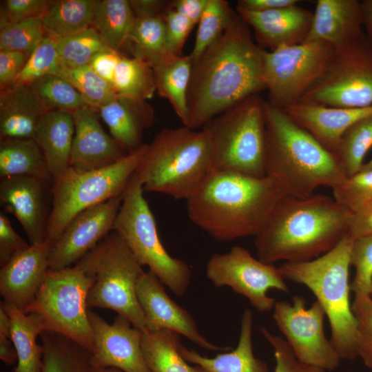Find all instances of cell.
Segmentation results:
<instances>
[{"instance_id": "cell-28", "label": "cell", "mask_w": 372, "mask_h": 372, "mask_svg": "<svg viewBox=\"0 0 372 372\" xmlns=\"http://www.w3.org/2000/svg\"><path fill=\"white\" fill-rule=\"evenodd\" d=\"M253 323L252 311L246 309L241 317L238 344L231 351L208 358L181 344L180 353L188 362L200 366L208 372H269L267 364L254 354Z\"/></svg>"}, {"instance_id": "cell-57", "label": "cell", "mask_w": 372, "mask_h": 372, "mask_svg": "<svg viewBox=\"0 0 372 372\" xmlns=\"http://www.w3.org/2000/svg\"><path fill=\"white\" fill-rule=\"evenodd\" d=\"M349 233L354 238L372 236V207L353 214Z\"/></svg>"}, {"instance_id": "cell-49", "label": "cell", "mask_w": 372, "mask_h": 372, "mask_svg": "<svg viewBox=\"0 0 372 372\" xmlns=\"http://www.w3.org/2000/svg\"><path fill=\"white\" fill-rule=\"evenodd\" d=\"M51 1L48 0L1 1L0 28L32 18L43 17Z\"/></svg>"}, {"instance_id": "cell-18", "label": "cell", "mask_w": 372, "mask_h": 372, "mask_svg": "<svg viewBox=\"0 0 372 372\" xmlns=\"http://www.w3.org/2000/svg\"><path fill=\"white\" fill-rule=\"evenodd\" d=\"M164 285L150 271H145L136 285V296L143 312L147 330L167 329L183 335L198 347L210 351L230 350L211 343L199 331L189 312L166 293Z\"/></svg>"}, {"instance_id": "cell-50", "label": "cell", "mask_w": 372, "mask_h": 372, "mask_svg": "<svg viewBox=\"0 0 372 372\" xmlns=\"http://www.w3.org/2000/svg\"><path fill=\"white\" fill-rule=\"evenodd\" d=\"M164 17L167 50L173 55L182 56L183 45L195 24L172 9L171 6L165 12Z\"/></svg>"}, {"instance_id": "cell-36", "label": "cell", "mask_w": 372, "mask_h": 372, "mask_svg": "<svg viewBox=\"0 0 372 372\" xmlns=\"http://www.w3.org/2000/svg\"><path fill=\"white\" fill-rule=\"evenodd\" d=\"M134 21L130 1H99L92 26L96 30L105 44L121 52L127 48Z\"/></svg>"}, {"instance_id": "cell-7", "label": "cell", "mask_w": 372, "mask_h": 372, "mask_svg": "<svg viewBox=\"0 0 372 372\" xmlns=\"http://www.w3.org/2000/svg\"><path fill=\"white\" fill-rule=\"evenodd\" d=\"M75 265L94 277L87 299L89 309L114 311L142 332L147 331L136 296L145 271L117 232L110 233Z\"/></svg>"}, {"instance_id": "cell-52", "label": "cell", "mask_w": 372, "mask_h": 372, "mask_svg": "<svg viewBox=\"0 0 372 372\" xmlns=\"http://www.w3.org/2000/svg\"><path fill=\"white\" fill-rule=\"evenodd\" d=\"M30 55L22 52L0 50V88L11 85L23 69Z\"/></svg>"}, {"instance_id": "cell-61", "label": "cell", "mask_w": 372, "mask_h": 372, "mask_svg": "<svg viewBox=\"0 0 372 372\" xmlns=\"http://www.w3.org/2000/svg\"><path fill=\"white\" fill-rule=\"evenodd\" d=\"M100 372H122L121 371L114 368L101 369Z\"/></svg>"}, {"instance_id": "cell-46", "label": "cell", "mask_w": 372, "mask_h": 372, "mask_svg": "<svg viewBox=\"0 0 372 372\" xmlns=\"http://www.w3.org/2000/svg\"><path fill=\"white\" fill-rule=\"evenodd\" d=\"M350 264L355 269L351 291L355 296L372 293V236L354 238Z\"/></svg>"}, {"instance_id": "cell-27", "label": "cell", "mask_w": 372, "mask_h": 372, "mask_svg": "<svg viewBox=\"0 0 372 372\" xmlns=\"http://www.w3.org/2000/svg\"><path fill=\"white\" fill-rule=\"evenodd\" d=\"M74 135L72 113L52 111L43 116L34 140L45 157L52 183L70 167Z\"/></svg>"}, {"instance_id": "cell-32", "label": "cell", "mask_w": 372, "mask_h": 372, "mask_svg": "<svg viewBox=\"0 0 372 372\" xmlns=\"http://www.w3.org/2000/svg\"><path fill=\"white\" fill-rule=\"evenodd\" d=\"M156 91L166 99L184 126L188 118L187 91L192 70L189 56L172 55L152 68Z\"/></svg>"}, {"instance_id": "cell-4", "label": "cell", "mask_w": 372, "mask_h": 372, "mask_svg": "<svg viewBox=\"0 0 372 372\" xmlns=\"http://www.w3.org/2000/svg\"><path fill=\"white\" fill-rule=\"evenodd\" d=\"M265 172L286 196L304 198L347 178L335 154L283 110L264 103Z\"/></svg>"}, {"instance_id": "cell-37", "label": "cell", "mask_w": 372, "mask_h": 372, "mask_svg": "<svg viewBox=\"0 0 372 372\" xmlns=\"http://www.w3.org/2000/svg\"><path fill=\"white\" fill-rule=\"evenodd\" d=\"M112 86L118 96L147 101L156 92L153 69L141 59L123 55L115 70Z\"/></svg>"}, {"instance_id": "cell-19", "label": "cell", "mask_w": 372, "mask_h": 372, "mask_svg": "<svg viewBox=\"0 0 372 372\" xmlns=\"http://www.w3.org/2000/svg\"><path fill=\"white\" fill-rule=\"evenodd\" d=\"M52 185L31 176L1 179L0 201L5 210L21 223L30 242L37 244L47 240L48 194Z\"/></svg>"}, {"instance_id": "cell-40", "label": "cell", "mask_w": 372, "mask_h": 372, "mask_svg": "<svg viewBox=\"0 0 372 372\" xmlns=\"http://www.w3.org/2000/svg\"><path fill=\"white\" fill-rule=\"evenodd\" d=\"M56 42L61 64L69 68L87 65L97 53L109 48L92 26Z\"/></svg>"}, {"instance_id": "cell-5", "label": "cell", "mask_w": 372, "mask_h": 372, "mask_svg": "<svg viewBox=\"0 0 372 372\" xmlns=\"http://www.w3.org/2000/svg\"><path fill=\"white\" fill-rule=\"evenodd\" d=\"M354 237L348 234L330 251L310 260L285 262V280L307 287L322 305L331 328V341L341 360L357 358L358 322L350 301V255Z\"/></svg>"}, {"instance_id": "cell-58", "label": "cell", "mask_w": 372, "mask_h": 372, "mask_svg": "<svg viewBox=\"0 0 372 372\" xmlns=\"http://www.w3.org/2000/svg\"><path fill=\"white\" fill-rule=\"evenodd\" d=\"M0 359L8 366L17 363V351L10 337L0 335Z\"/></svg>"}, {"instance_id": "cell-51", "label": "cell", "mask_w": 372, "mask_h": 372, "mask_svg": "<svg viewBox=\"0 0 372 372\" xmlns=\"http://www.w3.org/2000/svg\"><path fill=\"white\" fill-rule=\"evenodd\" d=\"M30 246L12 228L10 220L0 214V266Z\"/></svg>"}, {"instance_id": "cell-24", "label": "cell", "mask_w": 372, "mask_h": 372, "mask_svg": "<svg viewBox=\"0 0 372 372\" xmlns=\"http://www.w3.org/2000/svg\"><path fill=\"white\" fill-rule=\"evenodd\" d=\"M364 33L361 1L318 0L304 42L321 41L338 46Z\"/></svg>"}, {"instance_id": "cell-15", "label": "cell", "mask_w": 372, "mask_h": 372, "mask_svg": "<svg viewBox=\"0 0 372 372\" xmlns=\"http://www.w3.org/2000/svg\"><path fill=\"white\" fill-rule=\"evenodd\" d=\"M325 316L317 300L307 307L306 300L301 296H294L292 302H276L273 308V319L297 359L331 371L338 367L341 358L325 335Z\"/></svg>"}, {"instance_id": "cell-16", "label": "cell", "mask_w": 372, "mask_h": 372, "mask_svg": "<svg viewBox=\"0 0 372 372\" xmlns=\"http://www.w3.org/2000/svg\"><path fill=\"white\" fill-rule=\"evenodd\" d=\"M122 198H113L76 215L52 245L49 269L72 267L111 233Z\"/></svg>"}, {"instance_id": "cell-30", "label": "cell", "mask_w": 372, "mask_h": 372, "mask_svg": "<svg viewBox=\"0 0 372 372\" xmlns=\"http://www.w3.org/2000/svg\"><path fill=\"white\" fill-rule=\"evenodd\" d=\"M31 176L52 185L45 157L33 138L0 140L1 179Z\"/></svg>"}, {"instance_id": "cell-45", "label": "cell", "mask_w": 372, "mask_h": 372, "mask_svg": "<svg viewBox=\"0 0 372 372\" xmlns=\"http://www.w3.org/2000/svg\"><path fill=\"white\" fill-rule=\"evenodd\" d=\"M333 189V198L353 214L372 207V169L347 177Z\"/></svg>"}, {"instance_id": "cell-53", "label": "cell", "mask_w": 372, "mask_h": 372, "mask_svg": "<svg viewBox=\"0 0 372 372\" xmlns=\"http://www.w3.org/2000/svg\"><path fill=\"white\" fill-rule=\"evenodd\" d=\"M123 54L107 48L97 53L89 65L102 79L112 85L115 70Z\"/></svg>"}, {"instance_id": "cell-9", "label": "cell", "mask_w": 372, "mask_h": 372, "mask_svg": "<svg viewBox=\"0 0 372 372\" xmlns=\"http://www.w3.org/2000/svg\"><path fill=\"white\" fill-rule=\"evenodd\" d=\"M147 149V144L143 143L118 162L99 169L84 171L70 167L53 181L47 240L52 245L79 213L123 195Z\"/></svg>"}, {"instance_id": "cell-38", "label": "cell", "mask_w": 372, "mask_h": 372, "mask_svg": "<svg viewBox=\"0 0 372 372\" xmlns=\"http://www.w3.org/2000/svg\"><path fill=\"white\" fill-rule=\"evenodd\" d=\"M372 147V116L348 128L342 135L333 153L347 177L358 173L364 158Z\"/></svg>"}, {"instance_id": "cell-33", "label": "cell", "mask_w": 372, "mask_h": 372, "mask_svg": "<svg viewBox=\"0 0 372 372\" xmlns=\"http://www.w3.org/2000/svg\"><path fill=\"white\" fill-rule=\"evenodd\" d=\"M180 335L167 329L142 332L141 346L151 372H208L191 366L180 353Z\"/></svg>"}, {"instance_id": "cell-62", "label": "cell", "mask_w": 372, "mask_h": 372, "mask_svg": "<svg viewBox=\"0 0 372 372\" xmlns=\"http://www.w3.org/2000/svg\"><path fill=\"white\" fill-rule=\"evenodd\" d=\"M1 372H14V371H1Z\"/></svg>"}, {"instance_id": "cell-10", "label": "cell", "mask_w": 372, "mask_h": 372, "mask_svg": "<svg viewBox=\"0 0 372 372\" xmlns=\"http://www.w3.org/2000/svg\"><path fill=\"white\" fill-rule=\"evenodd\" d=\"M134 174L123 194L113 231L121 237L138 262L147 265L177 296H183L191 281L192 270L181 259L172 257L163 245L154 216Z\"/></svg>"}, {"instance_id": "cell-26", "label": "cell", "mask_w": 372, "mask_h": 372, "mask_svg": "<svg viewBox=\"0 0 372 372\" xmlns=\"http://www.w3.org/2000/svg\"><path fill=\"white\" fill-rule=\"evenodd\" d=\"M45 114L29 85L0 90V140L33 138Z\"/></svg>"}, {"instance_id": "cell-34", "label": "cell", "mask_w": 372, "mask_h": 372, "mask_svg": "<svg viewBox=\"0 0 372 372\" xmlns=\"http://www.w3.org/2000/svg\"><path fill=\"white\" fill-rule=\"evenodd\" d=\"M164 15L134 17L127 45L132 56L152 68L173 55L167 48Z\"/></svg>"}, {"instance_id": "cell-21", "label": "cell", "mask_w": 372, "mask_h": 372, "mask_svg": "<svg viewBox=\"0 0 372 372\" xmlns=\"http://www.w3.org/2000/svg\"><path fill=\"white\" fill-rule=\"evenodd\" d=\"M51 242L30 245L0 269V293L3 300L19 309L34 300L49 269Z\"/></svg>"}, {"instance_id": "cell-22", "label": "cell", "mask_w": 372, "mask_h": 372, "mask_svg": "<svg viewBox=\"0 0 372 372\" xmlns=\"http://www.w3.org/2000/svg\"><path fill=\"white\" fill-rule=\"evenodd\" d=\"M236 11L253 28L256 41L269 51L304 42L313 15L298 4L263 12Z\"/></svg>"}, {"instance_id": "cell-14", "label": "cell", "mask_w": 372, "mask_h": 372, "mask_svg": "<svg viewBox=\"0 0 372 372\" xmlns=\"http://www.w3.org/2000/svg\"><path fill=\"white\" fill-rule=\"evenodd\" d=\"M206 276L216 287H229L245 297L257 311L273 309L276 300L270 289L289 292L282 272L273 264L254 258L241 246H234L223 254H214L206 265Z\"/></svg>"}, {"instance_id": "cell-55", "label": "cell", "mask_w": 372, "mask_h": 372, "mask_svg": "<svg viewBox=\"0 0 372 372\" xmlns=\"http://www.w3.org/2000/svg\"><path fill=\"white\" fill-rule=\"evenodd\" d=\"M170 3L160 0H130L134 17H146L164 14Z\"/></svg>"}, {"instance_id": "cell-1", "label": "cell", "mask_w": 372, "mask_h": 372, "mask_svg": "<svg viewBox=\"0 0 372 372\" xmlns=\"http://www.w3.org/2000/svg\"><path fill=\"white\" fill-rule=\"evenodd\" d=\"M262 67L263 49L254 42L249 25L237 13L192 64L185 127H203L239 102L266 90Z\"/></svg>"}, {"instance_id": "cell-23", "label": "cell", "mask_w": 372, "mask_h": 372, "mask_svg": "<svg viewBox=\"0 0 372 372\" xmlns=\"http://www.w3.org/2000/svg\"><path fill=\"white\" fill-rule=\"evenodd\" d=\"M283 110L332 153L348 128L372 116V105L329 107L298 102Z\"/></svg>"}, {"instance_id": "cell-6", "label": "cell", "mask_w": 372, "mask_h": 372, "mask_svg": "<svg viewBox=\"0 0 372 372\" xmlns=\"http://www.w3.org/2000/svg\"><path fill=\"white\" fill-rule=\"evenodd\" d=\"M211 173L209 138L202 130L162 129L147 144L135 174L144 192L188 200Z\"/></svg>"}, {"instance_id": "cell-59", "label": "cell", "mask_w": 372, "mask_h": 372, "mask_svg": "<svg viewBox=\"0 0 372 372\" xmlns=\"http://www.w3.org/2000/svg\"><path fill=\"white\" fill-rule=\"evenodd\" d=\"M364 33L372 43V0L361 1Z\"/></svg>"}, {"instance_id": "cell-44", "label": "cell", "mask_w": 372, "mask_h": 372, "mask_svg": "<svg viewBox=\"0 0 372 372\" xmlns=\"http://www.w3.org/2000/svg\"><path fill=\"white\" fill-rule=\"evenodd\" d=\"M42 17L32 18L0 28V50L19 51L30 55L46 35Z\"/></svg>"}, {"instance_id": "cell-48", "label": "cell", "mask_w": 372, "mask_h": 372, "mask_svg": "<svg viewBox=\"0 0 372 372\" xmlns=\"http://www.w3.org/2000/svg\"><path fill=\"white\" fill-rule=\"evenodd\" d=\"M260 331L273 350L274 372H326L298 360L284 338L272 333L265 327H261Z\"/></svg>"}, {"instance_id": "cell-47", "label": "cell", "mask_w": 372, "mask_h": 372, "mask_svg": "<svg viewBox=\"0 0 372 372\" xmlns=\"http://www.w3.org/2000/svg\"><path fill=\"white\" fill-rule=\"evenodd\" d=\"M352 309L358 322L357 357L372 371V298L369 296H355Z\"/></svg>"}, {"instance_id": "cell-17", "label": "cell", "mask_w": 372, "mask_h": 372, "mask_svg": "<svg viewBox=\"0 0 372 372\" xmlns=\"http://www.w3.org/2000/svg\"><path fill=\"white\" fill-rule=\"evenodd\" d=\"M94 333L91 352L99 369L114 368L122 372H151L144 359L142 331L118 314L112 324L88 309Z\"/></svg>"}, {"instance_id": "cell-63", "label": "cell", "mask_w": 372, "mask_h": 372, "mask_svg": "<svg viewBox=\"0 0 372 372\" xmlns=\"http://www.w3.org/2000/svg\"><path fill=\"white\" fill-rule=\"evenodd\" d=\"M371 298H372V293H371Z\"/></svg>"}, {"instance_id": "cell-11", "label": "cell", "mask_w": 372, "mask_h": 372, "mask_svg": "<svg viewBox=\"0 0 372 372\" xmlns=\"http://www.w3.org/2000/svg\"><path fill=\"white\" fill-rule=\"evenodd\" d=\"M94 282V277L75 265L48 269L35 298L23 311L41 315L47 331L60 333L92 352L94 333L87 299Z\"/></svg>"}, {"instance_id": "cell-13", "label": "cell", "mask_w": 372, "mask_h": 372, "mask_svg": "<svg viewBox=\"0 0 372 372\" xmlns=\"http://www.w3.org/2000/svg\"><path fill=\"white\" fill-rule=\"evenodd\" d=\"M331 48L329 43L313 41L263 50L267 102L281 110L298 103L322 72Z\"/></svg>"}, {"instance_id": "cell-29", "label": "cell", "mask_w": 372, "mask_h": 372, "mask_svg": "<svg viewBox=\"0 0 372 372\" xmlns=\"http://www.w3.org/2000/svg\"><path fill=\"white\" fill-rule=\"evenodd\" d=\"M1 307L10 320V338L17 354L14 372H40L43 347L37 338L47 330L43 317L35 313H26L16 305L3 300Z\"/></svg>"}, {"instance_id": "cell-54", "label": "cell", "mask_w": 372, "mask_h": 372, "mask_svg": "<svg viewBox=\"0 0 372 372\" xmlns=\"http://www.w3.org/2000/svg\"><path fill=\"white\" fill-rule=\"evenodd\" d=\"M209 0H176L171 2V8L185 17L194 24L198 23Z\"/></svg>"}, {"instance_id": "cell-2", "label": "cell", "mask_w": 372, "mask_h": 372, "mask_svg": "<svg viewBox=\"0 0 372 372\" xmlns=\"http://www.w3.org/2000/svg\"><path fill=\"white\" fill-rule=\"evenodd\" d=\"M353 216L351 211L328 196H285L255 236L258 258L267 264L316 258L348 234Z\"/></svg>"}, {"instance_id": "cell-20", "label": "cell", "mask_w": 372, "mask_h": 372, "mask_svg": "<svg viewBox=\"0 0 372 372\" xmlns=\"http://www.w3.org/2000/svg\"><path fill=\"white\" fill-rule=\"evenodd\" d=\"M99 114L85 106L74 113V135L70 167L79 170L99 169L111 165L127 153L103 130Z\"/></svg>"}, {"instance_id": "cell-35", "label": "cell", "mask_w": 372, "mask_h": 372, "mask_svg": "<svg viewBox=\"0 0 372 372\" xmlns=\"http://www.w3.org/2000/svg\"><path fill=\"white\" fill-rule=\"evenodd\" d=\"M98 0L52 1L42 17L45 34L55 39L92 26Z\"/></svg>"}, {"instance_id": "cell-56", "label": "cell", "mask_w": 372, "mask_h": 372, "mask_svg": "<svg viewBox=\"0 0 372 372\" xmlns=\"http://www.w3.org/2000/svg\"><path fill=\"white\" fill-rule=\"evenodd\" d=\"M299 1L298 0H239L236 9L263 12L295 6Z\"/></svg>"}, {"instance_id": "cell-41", "label": "cell", "mask_w": 372, "mask_h": 372, "mask_svg": "<svg viewBox=\"0 0 372 372\" xmlns=\"http://www.w3.org/2000/svg\"><path fill=\"white\" fill-rule=\"evenodd\" d=\"M237 13L224 0H209L198 22L194 45L189 55L192 64L228 28Z\"/></svg>"}, {"instance_id": "cell-43", "label": "cell", "mask_w": 372, "mask_h": 372, "mask_svg": "<svg viewBox=\"0 0 372 372\" xmlns=\"http://www.w3.org/2000/svg\"><path fill=\"white\" fill-rule=\"evenodd\" d=\"M62 67L56 39L46 34L32 51L12 85H30L45 76L58 75Z\"/></svg>"}, {"instance_id": "cell-42", "label": "cell", "mask_w": 372, "mask_h": 372, "mask_svg": "<svg viewBox=\"0 0 372 372\" xmlns=\"http://www.w3.org/2000/svg\"><path fill=\"white\" fill-rule=\"evenodd\" d=\"M57 76L70 83L86 103L96 111L116 96L112 85L100 77L89 65L73 68L62 67Z\"/></svg>"}, {"instance_id": "cell-3", "label": "cell", "mask_w": 372, "mask_h": 372, "mask_svg": "<svg viewBox=\"0 0 372 372\" xmlns=\"http://www.w3.org/2000/svg\"><path fill=\"white\" fill-rule=\"evenodd\" d=\"M285 194L269 176L211 172L187 200L189 220L218 241L256 236Z\"/></svg>"}, {"instance_id": "cell-25", "label": "cell", "mask_w": 372, "mask_h": 372, "mask_svg": "<svg viewBox=\"0 0 372 372\" xmlns=\"http://www.w3.org/2000/svg\"><path fill=\"white\" fill-rule=\"evenodd\" d=\"M97 112L108 127L110 135L127 152L139 148L143 133L154 121L153 107L146 101L116 96L100 107Z\"/></svg>"}, {"instance_id": "cell-39", "label": "cell", "mask_w": 372, "mask_h": 372, "mask_svg": "<svg viewBox=\"0 0 372 372\" xmlns=\"http://www.w3.org/2000/svg\"><path fill=\"white\" fill-rule=\"evenodd\" d=\"M29 85L45 113L64 111L72 114L88 105L70 83L57 75L45 76Z\"/></svg>"}, {"instance_id": "cell-12", "label": "cell", "mask_w": 372, "mask_h": 372, "mask_svg": "<svg viewBox=\"0 0 372 372\" xmlns=\"http://www.w3.org/2000/svg\"><path fill=\"white\" fill-rule=\"evenodd\" d=\"M299 102L329 107L372 105V43L365 33L332 46L322 72Z\"/></svg>"}, {"instance_id": "cell-8", "label": "cell", "mask_w": 372, "mask_h": 372, "mask_svg": "<svg viewBox=\"0 0 372 372\" xmlns=\"http://www.w3.org/2000/svg\"><path fill=\"white\" fill-rule=\"evenodd\" d=\"M264 103L258 94L251 96L205 124L211 172L266 176Z\"/></svg>"}, {"instance_id": "cell-60", "label": "cell", "mask_w": 372, "mask_h": 372, "mask_svg": "<svg viewBox=\"0 0 372 372\" xmlns=\"http://www.w3.org/2000/svg\"><path fill=\"white\" fill-rule=\"evenodd\" d=\"M369 169H372V157L369 161H367L366 163H364V165L362 166L361 169V170H369Z\"/></svg>"}, {"instance_id": "cell-31", "label": "cell", "mask_w": 372, "mask_h": 372, "mask_svg": "<svg viewBox=\"0 0 372 372\" xmlns=\"http://www.w3.org/2000/svg\"><path fill=\"white\" fill-rule=\"evenodd\" d=\"M40 339L43 347L40 372H100L91 352L74 340L47 330Z\"/></svg>"}]
</instances>
